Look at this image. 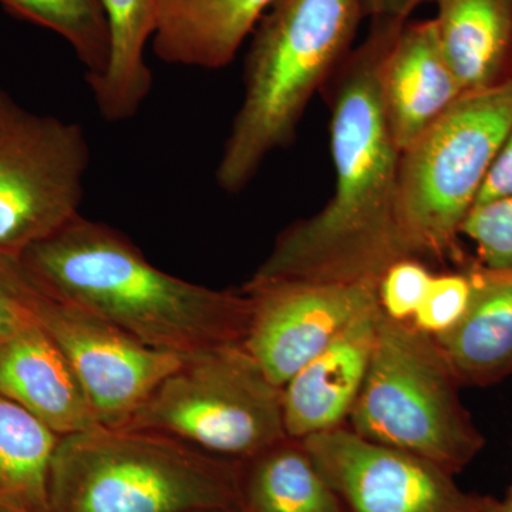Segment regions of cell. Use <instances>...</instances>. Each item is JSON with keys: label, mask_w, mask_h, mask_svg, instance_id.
<instances>
[{"label": "cell", "mask_w": 512, "mask_h": 512, "mask_svg": "<svg viewBox=\"0 0 512 512\" xmlns=\"http://www.w3.org/2000/svg\"><path fill=\"white\" fill-rule=\"evenodd\" d=\"M440 46L464 93L512 77V0H431Z\"/></svg>", "instance_id": "obj_17"}, {"label": "cell", "mask_w": 512, "mask_h": 512, "mask_svg": "<svg viewBox=\"0 0 512 512\" xmlns=\"http://www.w3.org/2000/svg\"><path fill=\"white\" fill-rule=\"evenodd\" d=\"M431 0H365V18L370 23L404 26L414 10Z\"/></svg>", "instance_id": "obj_27"}, {"label": "cell", "mask_w": 512, "mask_h": 512, "mask_svg": "<svg viewBox=\"0 0 512 512\" xmlns=\"http://www.w3.org/2000/svg\"><path fill=\"white\" fill-rule=\"evenodd\" d=\"M379 86L384 116L400 153L463 96L434 19L404 25L384 56Z\"/></svg>", "instance_id": "obj_13"}, {"label": "cell", "mask_w": 512, "mask_h": 512, "mask_svg": "<svg viewBox=\"0 0 512 512\" xmlns=\"http://www.w3.org/2000/svg\"><path fill=\"white\" fill-rule=\"evenodd\" d=\"M299 441L349 512H495L503 504L467 493L436 464L349 427Z\"/></svg>", "instance_id": "obj_10"}, {"label": "cell", "mask_w": 512, "mask_h": 512, "mask_svg": "<svg viewBox=\"0 0 512 512\" xmlns=\"http://www.w3.org/2000/svg\"><path fill=\"white\" fill-rule=\"evenodd\" d=\"M495 512H512V494L508 497V500L503 501L501 507Z\"/></svg>", "instance_id": "obj_28"}, {"label": "cell", "mask_w": 512, "mask_h": 512, "mask_svg": "<svg viewBox=\"0 0 512 512\" xmlns=\"http://www.w3.org/2000/svg\"><path fill=\"white\" fill-rule=\"evenodd\" d=\"M433 276L421 259L403 258L390 265L377 282V298L384 315L396 322L412 323Z\"/></svg>", "instance_id": "obj_23"}, {"label": "cell", "mask_w": 512, "mask_h": 512, "mask_svg": "<svg viewBox=\"0 0 512 512\" xmlns=\"http://www.w3.org/2000/svg\"><path fill=\"white\" fill-rule=\"evenodd\" d=\"M460 387L433 336L380 309L375 348L349 429L456 476L484 447L461 403Z\"/></svg>", "instance_id": "obj_5"}, {"label": "cell", "mask_w": 512, "mask_h": 512, "mask_svg": "<svg viewBox=\"0 0 512 512\" xmlns=\"http://www.w3.org/2000/svg\"><path fill=\"white\" fill-rule=\"evenodd\" d=\"M110 32L106 72L90 83L104 120L119 123L136 116L153 87L146 47L156 32V0H100Z\"/></svg>", "instance_id": "obj_18"}, {"label": "cell", "mask_w": 512, "mask_h": 512, "mask_svg": "<svg viewBox=\"0 0 512 512\" xmlns=\"http://www.w3.org/2000/svg\"><path fill=\"white\" fill-rule=\"evenodd\" d=\"M512 131V77L464 93L400 154L399 222L413 258L457 254L461 225Z\"/></svg>", "instance_id": "obj_6"}, {"label": "cell", "mask_w": 512, "mask_h": 512, "mask_svg": "<svg viewBox=\"0 0 512 512\" xmlns=\"http://www.w3.org/2000/svg\"><path fill=\"white\" fill-rule=\"evenodd\" d=\"M365 0H275L254 29L245 93L215 180L238 194L268 156L291 146L313 94L352 52Z\"/></svg>", "instance_id": "obj_3"}, {"label": "cell", "mask_w": 512, "mask_h": 512, "mask_svg": "<svg viewBox=\"0 0 512 512\" xmlns=\"http://www.w3.org/2000/svg\"><path fill=\"white\" fill-rule=\"evenodd\" d=\"M121 429L157 431L232 461L289 439L282 389L242 343L185 356Z\"/></svg>", "instance_id": "obj_7"}, {"label": "cell", "mask_w": 512, "mask_h": 512, "mask_svg": "<svg viewBox=\"0 0 512 512\" xmlns=\"http://www.w3.org/2000/svg\"><path fill=\"white\" fill-rule=\"evenodd\" d=\"M510 197H512V131L498 151L481 185L474 207Z\"/></svg>", "instance_id": "obj_26"}, {"label": "cell", "mask_w": 512, "mask_h": 512, "mask_svg": "<svg viewBox=\"0 0 512 512\" xmlns=\"http://www.w3.org/2000/svg\"><path fill=\"white\" fill-rule=\"evenodd\" d=\"M0 394L59 437L101 426L79 377L36 323L0 343Z\"/></svg>", "instance_id": "obj_14"}, {"label": "cell", "mask_w": 512, "mask_h": 512, "mask_svg": "<svg viewBox=\"0 0 512 512\" xmlns=\"http://www.w3.org/2000/svg\"><path fill=\"white\" fill-rule=\"evenodd\" d=\"M23 279L19 259L0 255V343L35 323L23 299Z\"/></svg>", "instance_id": "obj_25"}, {"label": "cell", "mask_w": 512, "mask_h": 512, "mask_svg": "<svg viewBox=\"0 0 512 512\" xmlns=\"http://www.w3.org/2000/svg\"><path fill=\"white\" fill-rule=\"evenodd\" d=\"M0 512H10L5 510V508L0 507ZM204 512H234V511H204Z\"/></svg>", "instance_id": "obj_29"}, {"label": "cell", "mask_w": 512, "mask_h": 512, "mask_svg": "<svg viewBox=\"0 0 512 512\" xmlns=\"http://www.w3.org/2000/svg\"><path fill=\"white\" fill-rule=\"evenodd\" d=\"M90 146L79 123L0 89V255L19 258L80 215Z\"/></svg>", "instance_id": "obj_8"}, {"label": "cell", "mask_w": 512, "mask_h": 512, "mask_svg": "<svg viewBox=\"0 0 512 512\" xmlns=\"http://www.w3.org/2000/svg\"><path fill=\"white\" fill-rule=\"evenodd\" d=\"M242 461L150 430L97 429L60 437L52 512H241Z\"/></svg>", "instance_id": "obj_4"}, {"label": "cell", "mask_w": 512, "mask_h": 512, "mask_svg": "<svg viewBox=\"0 0 512 512\" xmlns=\"http://www.w3.org/2000/svg\"><path fill=\"white\" fill-rule=\"evenodd\" d=\"M241 512H349L299 440L242 461Z\"/></svg>", "instance_id": "obj_19"}, {"label": "cell", "mask_w": 512, "mask_h": 512, "mask_svg": "<svg viewBox=\"0 0 512 512\" xmlns=\"http://www.w3.org/2000/svg\"><path fill=\"white\" fill-rule=\"evenodd\" d=\"M470 293L467 271L434 275L412 325L433 338L443 335L463 318Z\"/></svg>", "instance_id": "obj_24"}, {"label": "cell", "mask_w": 512, "mask_h": 512, "mask_svg": "<svg viewBox=\"0 0 512 512\" xmlns=\"http://www.w3.org/2000/svg\"><path fill=\"white\" fill-rule=\"evenodd\" d=\"M275 0H156L153 52L164 63L224 69Z\"/></svg>", "instance_id": "obj_16"}, {"label": "cell", "mask_w": 512, "mask_h": 512, "mask_svg": "<svg viewBox=\"0 0 512 512\" xmlns=\"http://www.w3.org/2000/svg\"><path fill=\"white\" fill-rule=\"evenodd\" d=\"M0 5L16 18L62 36L83 64L87 83L106 72L110 32L100 0H0Z\"/></svg>", "instance_id": "obj_21"}, {"label": "cell", "mask_w": 512, "mask_h": 512, "mask_svg": "<svg viewBox=\"0 0 512 512\" xmlns=\"http://www.w3.org/2000/svg\"><path fill=\"white\" fill-rule=\"evenodd\" d=\"M379 313L377 303L282 387L289 439L338 429L349 420L369 370Z\"/></svg>", "instance_id": "obj_12"}, {"label": "cell", "mask_w": 512, "mask_h": 512, "mask_svg": "<svg viewBox=\"0 0 512 512\" xmlns=\"http://www.w3.org/2000/svg\"><path fill=\"white\" fill-rule=\"evenodd\" d=\"M23 274V299L33 322L72 366L101 426H127L185 356L143 345L79 306L50 295L25 269Z\"/></svg>", "instance_id": "obj_9"}, {"label": "cell", "mask_w": 512, "mask_h": 512, "mask_svg": "<svg viewBox=\"0 0 512 512\" xmlns=\"http://www.w3.org/2000/svg\"><path fill=\"white\" fill-rule=\"evenodd\" d=\"M244 348L278 387L379 303L375 282L251 281Z\"/></svg>", "instance_id": "obj_11"}, {"label": "cell", "mask_w": 512, "mask_h": 512, "mask_svg": "<svg viewBox=\"0 0 512 512\" xmlns=\"http://www.w3.org/2000/svg\"><path fill=\"white\" fill-rule=\"evenodd\" d=\"M460 234L474 242L480 264L512 266V197L474 207Z\"/></svg>", "instance_id": "obj_22"}, {"label": "cell", "mask_w": 512, "mask_h": 512, "mask_svg": "<svg viewBox=\"0 0 512 512\" xmlns=\"http://www.w3.org/2000/svg\"><path fill=\"white\" fill-rule=\"evenodd\" d=\"M60 437L0 394V507L50 511L49 481Z\"/></svg>", "instance_id": "obj_20"}, {"label": "cell", "mask_w": 512, "mask_h": 512, "mask_svg": "<svg viewBox=\"0 0 512 512\" xmlns=\"http://www.w3.org/2000/svg\"><path fill=\"white\" fill-rule=\"evenodd\" d=\"M404 26L370 23L329 80L335 194L311 218L285 228L251 281L379 282L413 258L399 222L400 150L384 116L379 72Z\"/></svg>", "instance_id": "obj_1"}, {"label": "cell", "mask_w": 512, "mask_h": 512, "mask_svg": "<svg viewBox=\"0 0 512 512\" xmlns=\"http://www.w3.org/2000/svg\"><path fill=\"white\" fill-rule=\"evenodd\" d=\"M466 312L436 342L461 386H490L512 376V266L467 269Z\"/></svg>", "instance_id": "obj_15"}, {"label": "cell", "mask_w": 512, "mask_h": 512, "mask_svg": "<svg viewBox=\"0 0 512 512\" xmlns=\"http://www.w3.org/2000/svg\"><path fill=\"white\" fill-rule=\"evenodd\" d=\"M20 265L40 288L157 350L191 356L244 345L247 293L217 291L161 271L117 229L77 215L26 249Z\"/></svg>", "instance_id": "obj_2"}]
</instances>
